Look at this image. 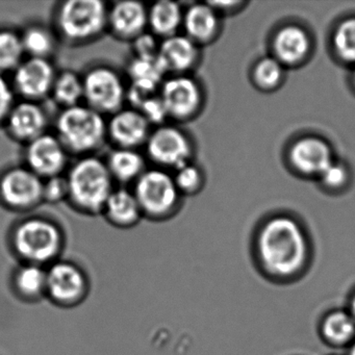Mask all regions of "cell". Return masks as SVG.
<instances>
[{"instance_id":"5","label":"cell","mask_w":355,"mask_h":355,"mask_svg":"<svg viewBox=\"0 0 355 355\" xmlns=\"http://www.w3.org/2000/svg\"><path fill=\"white\" fill-rule=\"evenodd\" d=\"M12 242L22 259L41 266L58 257L63 246V234L55 222L34 216L15 226Z\"/></svg>"},{"instance_id":"23","label":"cell","mask_w":355,"mask_h":355,"mask_svg":"<svg viewBox=\"0 0 355 355\" xmlns=\"http://www.w3.org/2000/svg\"><path fill=\"white\" fill-rule=\"evenodd\" d=\"M114 182L120 184L136 182L145 172V159L138 149L114 148L105 159Z\"/></svg>"},{"instance_id":"13","label":"cell","mask_w":355,"mask_h":355,"mask_svg":"<svg viewBox=\"0 0 355 355\" xmlns=\"http://www.w3.org/2000/svg\"><path fill=\"white\" fill-rule=\"evenodd\" d=\"M10 138L26 145L47 132L49 115L40 103L16 101L5 123Z\"/></svg>"},{"instance_id":"15","label":"cell","mask_w":355,"mask_h":355,"mask_svg":"<svg viewBox=\"0 0 355 355\" xmlns=\"http://www.w3.org/2000/svg\"><path fill=\"white\" fill-rule=\"evenodd\" d=\"M87 290L86 277L73 263L59 261L47 270L46 294L62 305L82 300Z\"/></svg>"},{"instance_id":"10","label":"cell","mask_w":355,"mask_h":355,"mask_svg":"<svg viewBox=\"0 0 355 355\" xmlns=\"http://www.w3.org/2000/svg\"><path fill=\"white\" fill-rule=\"evenodd\" d=\"M69 155L55 132H47L26 145L24 166L43 180H49L67 172Z\"/></svg>"},{"instance_id":"3","label":"cell","mask_w":355,"mask_h":355,"mask_svg":"<svg viewBox=\"0 0 355 355\" xmlns=\"http://www.w3.org/2000/svg\"><path fill=\"white\" fill-rule=\"evenodd\" d=\"M109 6L103 0H67L53 14V30L59 40L82 46L107 32Z\"/></svg>"},{"instance_id":"38","label":"cell","mask_w":355,"mask_h":355,"mask_svg":"<svg viewBox=\"0 0 355 355\" xmlns=\"http://www.w3.org/2000/svg\"><path fill=\"white\" fill-rule=\"evenodd\" d=\"M348 311L355 320V291L352 293V295H351L350 300H349Z\"/></svg>"},{"instance_id":"12","label":"cell","mask_w":355,"mask_h":355,"mask_svg":"<svg viewBox=\"0 0 355 355\" xmlns=\"http://www.w3.org/2000/svg\"><path fill=\"white\" fill-rule=\"evenodd\" d=\"M159 96L169 117L188 119L198 111L201 105V90L198 84L189 76H172L162 84Z\"/></svg>"},{"instance_id":"27","label":"cell","mask_w":355,"mask_h":355,"mask_svg":"<svg viewBox=\"0 0 355 355\" xmlns=\"http://www.w3.org/2000/svg\"><path fill=\"white\" fill-rule=\"evenodd\" d=\"M26 58L20 33L0 28V74L13 73Z\"/></svg>"},{"instance_id":"35","label":"cell","mask_w":355,"mask_h":355,"mask_svg":"<svg viewBox=\"0 0 355 355\" xmlns=\"http://www.w3.org/2000/svg\"><path fill=\"white\" fill-rule=\"evenodd\" d=\"M16 103V94L11 80L0 74V126L5 125L10 112Z\"/></svg>"},{"instance_id":"26","label":"cell","mask_w":355,"mask_h":355,"mask_svg":"<svg viewBox=\"0 0 355 355\" xmlns=\"http://www.w3.org/2000/svg\"><path fill=\"white\" fill-rule=\"evenodd\" d=\"M51 96L62 109L82 105L84 103L83 76L72 70L58 72Z\"/></svg>"},{"instance_id":"41","label":"cell","mask_w":355,"mask_h":355,"mask_svg":"<svg viewBox=\"0 0 355 355\" xmlns=\"http://www.w3.org/2000/svg\"><path fill=\"white\" fill-rule=\"evenodd\" d=\"M332 355H336V354H332Z\"/></svg>"},{"instance_id":"40","label":"cell","mask_w":355,"mask_h":355,"mask_svg":"<svg viewBox=\"0 0 355 355\" xmlns=\"http://www.w3.org/2000/svg\"><path fill=\"white\" fill-rule=\"evenodd\" d=\"M353 80H354V83H355V70H354V74H353Z\"/></svg>"},{"instance_id":"21","label":"cell","mask_w":355,"mask_h":355,"mask_svg":"<svg viewBox=\"0 0 355 355\" xmlns=\"http://www.w3.org/2000/svg\"><path fill=\"white\" fill-rule=\"evenodd\" d=\"M182 26L186 36L196 44L207 43L217 34L219 19L209 3H195L184 12Z\"/></svg>"},{"instance_id":"31","label":"cell","mask_w":355,"mask_h":355,"mask_svg":"<svg viewBox=\"0 0 355 355\" xmlns=\"http://www.w3.org/2000/svg\"><path fill=\"white\" fill-rule=\"evenodd\" d=\"M284 76L282 64L275 58H263L253 70V78L259 88L271 90L282 82Z\"/></svg>"},{"instance_id":"17","label":"cell","mask_w":355,"mask_h":355,"mask_svg":"<svg viewBox=\"0 0 355 355\" xmlns=\"http://www.w3.org/2000/svg\"><path fill=\"white\" fill-rule=\"evenodd\" d=\"M288 159L293 168L305 176H320L334 163L329 145L315 137L296 141L291 147Z\"/></svg>"},{"instance_id":"6","label":"cell","mask_w":355,"mask_h":355,"mask_svg":"<svg viewBox=\"0 0 355 355\" xmlns=\"http://www.w3.org/2000/svg\"><path fill=\"white\" fill-rule=\"evenodd\" d=\"M82 76L85 105L103 116L113 115L123 109L128 87L115 68L92 66Z\"/></svg>"},{"instance_id":"29","label":"cell","mask_w":355,"mask_h":355,"mask_svg":"<svg viewBox=\"0 0 355 355\" xmlns=\"http://www.w3.org/2000/svg\"><path fill=\"white\" fill-rule=\"evenodd\" d=\"M128 73L132 83L151 85L159 88L166 71L157 57L155 59L136 57L128 64Z\"/></svg>"},{"instance_id":"19","label":"cell","mask_w":355,"mask_h":355,"mask_svg":"<svg viewBox=\"0 0 355 355\" xmlns=\"http://www.w3.org/2000/svg\"><path fill=\"white\" fill-rule=\"evenodd\" d=\"M275 59L282 65H296L309 55L311 40L298 26H286L276 33L273 40Z\"/></svg>"},{"instance_id":"33","label":"cell","mask_w":355,"mask_h":355,"mask_svg":"<svg viewBox=\"0 0 355 355\" xmlns=\"http://www.w3.org/2000/svg\"><path fill=\"white\" fill-rule=\"evenodd\" d=\"M68 199V184L65 174L44 180L43 200L49 203H59Z\"/></svg>"},{"instance_id":"22","label":"cell","mask_w":355,"mask_h":355,"mask_svg":"<svg viewBox=\"0 0 355 355\" xmlns=\"http://www.w3.org/2000/svg\"><path fill=\"white\" fill-rule=\"evenodd\" d=\"M319 330L329 346L349 347L355 340V320L348 309H332L322 318Z\"/></svg>"},{"instance_id":"14","label":"cell","mask_w":355,"mask_h":355,"mask_svg":"<svg viewBox=\"0 0 355 355\" xmlns=\"http://www.w3.org/2000/svg\"><path fill=\"white\" fill-rule=\"evenodd\" d=\"M107 140L116 148L137 149L146 144L150 123L132 107H123L107 119Z\"/></svg>"},{"instance_id":"8","label":"cell","mask_w":355,"mask_h":355,"mask_svg":"<svg viewBox=\"0 0 355 355\" xmlns=\"http://www.w3.org/2000/svg\"><path fill=\"white\" fill-rule=\"evenodd\" d=\"M44 180L26 166H14L0 174V203L10 211L24 213L43 200Z\"/></svg>"},{"instance_id":"1","label":"cell","mask_w":355,"mask_h":355,"mask_svg":"<svg viewBox=\"0 0 355 355\" xmlns=\"http://www.w3.org/2000/svg\"><path fill=\"white\" fill-rule=\"evenodd\" d=\"M255 251L259 267L268 276L288 280L304 271L311 249L306 234L296 220L276 216L259 228Z\"/></svg>"},{"instance_id":"4","label":"cell","mask_w":355,"mask_h":355,"mask_svg":"<svg viewBox=\"0 0 355 355\" xmlns=\"http://www.w3.org/2000/svg\"><path fill=\"white\" fill-rule=\"evenodd\" d=\"M55 136L69 155H93L107 140V118L86 105L62 109L55 119Z\"/></svg>"},{"instance_id":"28","label":"cell","mask_w":355,"mask_h":355,"mask_svg":"<svg viewBox=\"0 0 355 355\" xmlns=\"http://www.w3.org/2000/svg\"><path fill=\"white\" fill-rule=\"evenodd\" d=\"M15 286L18 293L26 298L42 296L47 291V270L35 263L22 266L16 273Z\"/></svg>"},{"instance_id":"24","label":"cell","mask_w":355,"mask_h":355,"mask_svg":"<svg viewBox=\"0 0 355 355\" xmlns=\"http://www.w3.org/2000/svg\"><path fill=\"white\" fill-rule=\"evenodd\" d=\"M184 12L173 1H159L148 9V26L155 37L167 39L178 35L182 26Z\"/></svg>"},{"instance_id":"39","label":"cell","mask_w":355,"mask_h":355,"mask_svg":"<svg viewBox=\"0 0 355 355\" xmlns=\"http://www.w3.org/2000/svg\"><path fill=\"white\" fill-rule=\"evenodd\" d=\"M347 355H355V340L350 346L348 347V353Z\"/></svg>"},{"instance_id":"16","label":"cell","mask_w":355,"mask_h":355,"mask_svg":"<svg viewBox=\"0 0 355 355\" xmlns=\"http://www.w3.org/2000/svg\"><path fill=\"white\" fill-rule=\"evenodd\" d=\"M148 26V9L142 3L123 0L109 8L107 32L116 39L134 41Z\"/></svg>"},{"instance_id":"37","label":"cell","mask_w":355,"mask_h":355,"mask_svg":"<svg viewBox=\"0 0 355 355\" xmlns=\"http://www.w3.org/2000/svg\"><path fill=\"white\" fill-rule=\"evenodd\" d=\"M324 186L329 189H338L346 184L348 172L342 164L332 163L325 171L319 176Z\"/></svg>"},{"instance_id":"9","label":"cell","mask_w":355,"mask_h":355,"mask_svg":"<svg viewBox=\"0 0 355 355\" xmlns=\"http://www.w3.org/2000/svg\"><path fill=\"white\" fill-rule=\"evenodd\" d=\"M12 74L11 84L17 96L41 103L51 96L58 72L51 60L26 58Z\"/></svg>"},{"instance_id":"11","label":"cell","mask_w":355,"mask_h":355,"mask_svg":"<svg viewBox=\"0 0 355 355\" xmlns=\"http://www.w3.org/2000/svg\"><path fill=\"white\" fill-rule=\"evenodd\" d=\"M147 155L159 167L178 170L189 164L192 145L188 137L172 126H159L149 135Z\"/></svg>"},{"instance_id":"30","label":"cell","mask_w":355,"mask_h":355,"mask_svg":"<svg viewBox=\"0 0 355 355\" xmlns=\"http://www.w3.org/2000/svg\"><path fill=\"white\" fill-rule=\"evenodd\" d=\"M334 51L345 62L355 63V18L338 24L332 38Z\"/></svg>"},{"instance_id":"34","label":"cell","mask_w":355,"mask_h":355,"mask_svg":"<svg viewBox=\"0 0 355 355\" xmlns=\"http://www.w3.org/2000/svg\"><path fill=\"white\" fill-rule=\"evenodd\" d=\"M138 111L146 118L150 125L151 124L161 125L165 121L166 118L169 117L159 94L155 95L148 101H145Z\"/></svg>"},{"instance_id":"25","label":"cell","mask_w":355,"mask_h":355,"mask_svg":"<svg viewBox=\"0 0 355 355\" xmlns=\"http://www.w3.org/2000/svg\"><path fill=\"white\" fill-rule=\"evenodd\" d=\"M20 35L26 58L51 60L57 51L59 38L53 28L44 24H30Z\"/></svg>"},{"instance_id":"7","label":"cell","mask_w":355,"mask_h":355,"mask_svg":"<svg viewBox=\"0 0 355 355\" xmlns=\"http://www.w3.org/2000/svg\"><path fill=\"white\" fill-rule=\"evenodd\" d=\"M132 192L143 215L153 219L169 216L175 209L180 196L174 178L162 169L145 170L135 182Z\"/></svg>"},{"instance_id":"20","label":"cell","mask_w":355,"mask_h":355,"mask_svg":"<svg viewBox=\"0 0 355 355\" xmlns=\"http://www.w3.org/2000/svg\"><path fill=\"white\" fill-rule=\"evenodd\" d=\"M103 214L110 223L121 228L136 225L143 216L134 192L123 187L112 192Z\"/></svg>"},{"instance_id":"32","label":"cell","mask_w":355,"mask_h":355,"mask_svg":"<svg viewBox=\"0 0 355 355\" xmlns=\"http://www.w3.org/2000/svg\"><path fill=\"white\" fill-rule=\"evenodd\" d=\"M173 178L180 192V191L184 193L196 192L202 182V175L198 168L191 164H187L184 167L176 170V175Z\"/></svg>"},{"instance_id":"2","label":"cell","mask_w":355,"mask_h":355,"mask_svg":"<svg viewBox=\"0 0 355 355\" xmlns=\"http://www.w3.org/2000/svg\"><path fill=\"white\" fill-rule=\"evenodd\" d=\"M68 202L85 215L103 214L105 203L115 190L105 159L96 155L78 157L66 172Z\"/></svg>"},{"instance_id":"18","label":"cell","mask_w":355,"mask_h":355,"mask_svg":"<svg viewBox=\"0 0 355 355\" xmlns=\"http://www.w3.org/2000/svg\"><path fill=\"white\" fill-rule=\"evenodd\" d=\"M157 58L166 73L174 72L180 76L196 64L198 49L196 43L189 37L175 35L164 39L159 44Z\"/></svg>"},{"instance_id":"36","label":"cell","mask_w":355,"mask_h":355,"mask_svg":"<svg viewBox=\"0 0 355 355\" xmlns=\"http://www.w3.org/2000/svg\"><path fill=\"white\" fill-rule=\"evenodd\" d=\"M159 44L155 35L144 33L132 41V47L137 58L155 59L159 55Z\"/></svg>"}]
</instances>
